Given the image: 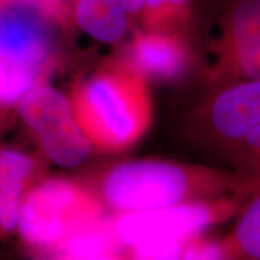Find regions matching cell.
<instances>
[{"label": "cell", "mask_w": 260, "mask_h": 260, "mask_svg": "<svg viewBox=\"0 0 260 260\" xmlns=\"http://www.w3.org/2000/svg\"><path fill=\"white\" fill-rule=\"evenodd\" d=\"M100 214L99 207L74 183L46 180L25 193L17 225L25 246L51 255L75 228Z\"/></svg>", "instance_id": "6da1fadb"}, {"label": "cell", "mask_w": 260, "mask_h": 260, "mask_svg": "<svg viewBox=\"0 0 260 260\" xmlns=\"http://www.w3.org/2000/svg\"><path fill=\"white\" fill-rule=\"evenodd\" d=\"M136 83L111 74L98 75L81 89L77 119L90 141L121 148L138 138L144 126V109Z\"/></svg>", "instance_id": "7a4b0ae2"}, {"label": "cell", "mask_w": 260, "mask_h": 260, "mask_svg": "<svg viewBox=\"0 0 260 260\" xmlns=\"http://www.w3.org/2000/svg\"><path fill=\"white\" fill-rule=\"evenodd\" d=\"M18 115L37 136L46 157L64 168L79 167L92 153L70 100L47 84H35L17 104Z\"/></svg>", "instance_id": "3957f363"}, {"label": "cell", "mask_w": 260, "mask_h": 260, "mask_svg": "<svg viewBox=\"0 0 260 260\" xmlns=\"http://www.w3.org/2000/svg\"><path fill=\"white\" fill-rule=\"evenodd\" d=\"M102 191L110 206L123 212L160 209L182 203L189 177L170 162L130 161L107 172Z\"/></svg>", "instance_id": "277c9868"}, {"label": "cell", "mask_w": 260, "mask_h": 260, "mask_svg": "<svg viewBox=\"0 0 260 260\" xmlns=\"http://www.w3.org/2000/svg\"><path fill=\"white\" fill-rule=\"evenodd\" d=\"M56 46L50 9L28 0H0V58L40 77Z\"/></svg>", "instance_id": "5b68a950"}, {"label": "cell", "mask_w": 260, "mask_h": 260, "mask_svg": "<svg viewBox=\"0 0 260 260\" xmlns=\"http://www.w3.org/2000/svg\"><path fill=\"white\" fill-rule=\"evenodd\" d=\"M213 219L209 206L176 204L134 212H124L115 220V230L123 247L153 241H177L188 245Z\"/></svg>", "instance_id": "8992f818"}, {"label": "cell", "mask_w": 260, "mask_h": 260, "mask_svg": "<svg viewBox=\"0 0 260 260\" xmlns=\"http://www.w3.org/2000/svg\"><path fill=\"white\" fill-rule=\"evenodd\" d=\"M212 123L224 138L239 140L260 121V83L253 81L225 90L213 103Z\"/></svg>", "instance_id": "52a82bcc"}, {"label": "cell", "mask_w": 260, "mask_h": 260, "mask_svg": "<svg viewBox=\"0 0 260 260\" xmlns=\"http://www.w3.org/2000/svg\"><path fill=\"white\" fill-rule=\"evenodd\" d=\"M35 171L30 157L17 149L0 148V230L11 233L17 225L19 207Z\"/></svg>", "instance_id": "ba28073f"}, {"label": "cell", "mask_w": 260, "mask_h": 260, "mask_svg": "<svg viewBox=\"0 0 260 260\" xmlns=\"http://www.w3.org/2000/svg\"><path fill=\"white\" fill-rule=\"evenodd\" d=\"M124 248L115 230V222L98 214L75 228L56 247L51 255L64 259H110Z\"/></svg>", "instance_id": "9c48e42d"}, {"label": "cell", "mask_w": 260, "mask_h": 260, "mask_svg": "<svg viewBox=\"0 0 260 260\" xmlns=\"http://www.w3.org/2000/svg\"><path fill=\"white\" fill-rule=\"evenodd\" d=\"M130 65L140 76L167 81L181 73L184 57L176 41L159 35H145L136 39L130 48Z\"/></svg>", "instance_id": "30bf717a"}, {"label": "cell", "mask_w": 260, "mask_h": 260, "mask_svg": "<svg viewBox=\"0 0 260 260\" xmlns=\"http://www.w3.org/2000/svg\"><path fill=\"white\" fill-rule=\"evenodd\" d=\"M75 16L84 31L102 42L118 41L128 28V14L115 0H79Z\"/></svg>", "instance_id": "8fae6325"}, {"label": "cell", "mask_w": 260, "mask_h": 260, "mask_svg": "<svg viewBox=\"0 0 260 260\" xmlns=\"http://www.w3.org/2000/svg\"><path fill=\"white\" fill-rule=\"evenodd\" d=\"M233 34L236 57L243 73L259 77V2L245 0L233 15Z\"/></svg>", "instance_id": "7c38bea8"}, {"label": "cell", "mask_w": 260, "mask_h": 260, "mask_svg": "<svg viewBox=\"0 0 260 260\" xmlns=\"http://www.w3.org/2000/svg\"><path fill=\"white\" fill-rule=\"evenodd\" d=\"M38 80L35 74L0 58V107L17 105L19 100L38 84Z\"/></svg>", "instance_id": "4fadbf2b"}, {"label": "cell", "mask_w": 260, "mask_h": 260, "mask_svg": "<svg viewBox=\"0 0 260 260\" xmlns=\"http://www.w3.org/2000/svg\"><path fill=\"white\" fill-rule=\"evenodd\" d=\"M237 242L247 255H260V201L256 199L242 217L236 232Z\"/></svg>", "instance_id": "5bb4252c"}, {"label": "cell", "mask_w": 260, "mask_h": 260, "mask_svg": "<svg viewBox=\"0 0 260 260\" xmlns=\"http://www.w3.org/2000/svg\"><path fill=\"white\" fill-rule=\"evenodd\" d=\"M186 243L177 241H153L132 247V254L136 259L168 260L182 256Z\"/></svg>", "instance_id": "9a60e30c"}, {"label": "cell", "mask_w": 260, "mask_h": 260, "mask_svg": "<svg viewBox=\"0 0 260 260\" xmlns=\"http://www.w3.org/2000/svg\"><path fill=\"white\" fill-rule=\"evenodd\" d=\"M184 259H198V260H211L220 259L225 255L222 246L212 242H194L188 243L182 253Z\"/></svg>", "instance_id": "2e32d148"}, {"label": "cell", "mask_w": 260, "mask_h": 260, "mask_svg": "<svg viewBox=\"0 0 260 260\" xmlns=\"http://www.w3.org/2000/svg\"><path fill=\"white\" fill-rule=\"evenodd\" d=\"M126 14H136L145 8L146 0H115Z\"/></svg>", "instance_id": "e0dca14e"}, {"label": "cell", "mask_w": 260, "mask_h": 260, "mask_svg": "<svg viewBox=\"0 0 260 260\" xmlns=\"http://www.w3.org/2000/svg\"><path fill=\"white\" fill-rule=\"evenodd\" d=\"M246 141L249 146H252L253 148H259L260 145V126L259 124L253 126L248 133L245 135Z\"/></svg>", "instance_id": "ac0fdd59"}, {"label": "cell", "mask_w": 260, "mask_h": 260, "mask_svg": "<svg viewBox=\"0 0 260 260\" xmlns=\"http://www.w3.org/2000/svg\"><path fill=\"white\" fill-rule=\"evenodd\" d=\"M183 2H186V0H146L145 5L152 9H159L167 4H181Z\"/></svg>", "instance_id": "d6986e66"}, {"label": "cell", "mask_w": 260, "mask_h": 260, "mask_svg": "<svg viewBox=\"0 0 260 260\" xmlns=\"http://www.w3.org/2000/svg\"><path fill=\"white\" fill-rule=\"evenodd\" d=\"M28 2H32V3H37V4H40L42 6H45V8L50 9V4L52 0H28Z\"/></svg>", "instance_id": "ffe728a7"}]
</instances>
